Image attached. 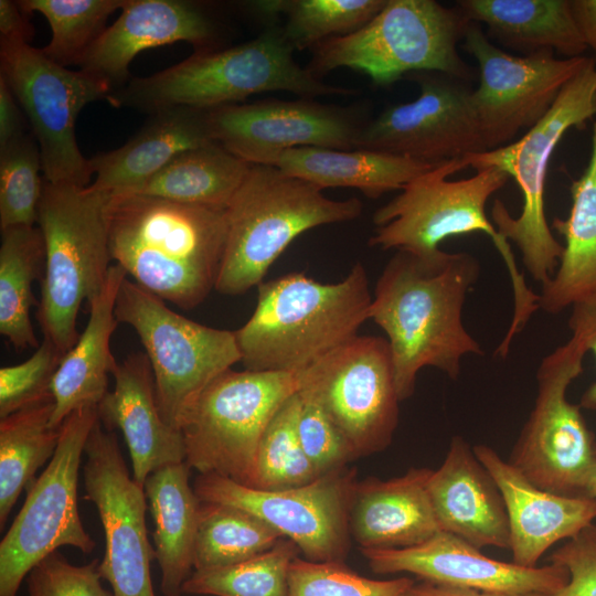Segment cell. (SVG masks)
<instances>
[{"label":"cell","instance_id":"1","mask_svg":"<svg viewBox=\"0 0 596 596\" xmlns=\"http://www.w3.org/2000/svg\"><path fill=\"white\" fill-rule=\"evenodd\" d=\"M480 273L466 252L417 256L397 251L380 275L369 310L387 336L400 401L413 395L418 372L436 368L456 380L467 354L483 352L462 322L467 292Z\"/></svg>","mask_w":596,"mask_h":596},{"label":"cell","instance_id":"2","mask_svg":"<svg viewBox=\"0 0 596 596\" xmlns=\"http://www.w3.org/2000/svg\"><path fill=\"white\" fill-rule=\"evenodd\" d=\"M109 252L137 285L184 310L215 287L227 232L226 210L140 194H108Z\"/></svg>","mask_w":596,"mask_h":596},{"label":"cell","instance_id":"3","mask_svg":"<svg viewBox=\"0 0 596 596\" xmlns=\"http://www.w3.org/2000/svg\"><path fill=\"white\" fill-rule=\"evenodd\" d=\"M257 304L234 331L245 370L297 373L358 336L372 295L356 263L334 284L290 273L257 286Z\"/></svg>","mask_w":596,"mask_h":596},{"label":"cell","instance_id":"4","mask_svg":"<svg viewBox=\"0 0 596 596\" xmlns=\"http://www.w3.org/2000/svg\"><path fill=\"white\" fill-rule=\"evenodd\" d=\"M465 168L462 159L444 161L408 182L400 194L374 212L376 231L370 245L433 256L448 237L487 234L504 260L513 291V317L499 344L507 352L539 309V295L526 285L509 242L486 213L488 200L509 181V174L491 167L467 179H447Z\"/></svg>","mask_w":596,"mask_h":596},{"label":"cell","instance_id":"5","mask_svg":"<svg viewBox=\"0 0 596 596\" xmlns=\"http://www.w3.org/2000/svg\"><path fill=\"white\" fill-rule=\"evenodd\" d=\"M294 51L281 28L272 25L246 43L194 52L163 71L131 77L107 100L152 115L174 107L210 110L275 91L309 98L353 94L319 81L295 61Z\"/></svg>","mask_w":596,"mask_h":596},{"label":"cell","instance_id":"6","mask_svg":"<svg viewBox=\"0 0 596 596\" xmlns=\"http://www.w3.org/2000/svg\"><path fill=\"white\" fill-rule=\"evenodd\" d=\"M356 198L332 200L305 180L267 164H252L226 207V241L214 289L236 296L257 287L300 234L360 216Z\"/></svg>","mask_w":596,"mask_h":596},{"label":"cell","instance_id":"7","mask_svg":"<svg viewBox=\"0 0 596 596\" xmlns=\"http://www.w3.org/2000/svg\"><path fill=\"white\" fill-rule=\"evenodd\" d=\"M107 195L89 187L43 180L36 225L45 243V268L35 317L43 338L64 354L79 338L82 304L97 298L113 265Z\"/></svg>","mask_w":596,"mask_h":596},{"label":"cell","instance_id":"8","mask_svg":"<svg viewBox=\"0 0 596 596\" xmlns=\"http://www.w3.org/2000/svg\"><path fill=\"white\" fill-rule=\"evenodd\" d=\"M596 117V63L592 58L562 89L547 114L521 138L505 146L462 158L477 171L497 168L513 178L522 193L520 214L512 217L496 200L491 221L498 233L520 249L522 263L541 285L554 275L563 245L555 238L545 214V183L553 151L565 132L584 129Z\"/></svg>","mask_w":596,"mask_h":596},{"label":"cell","instance_id":"9","mask_svg":"<svg viewBox=\"0 0 596 596\" xmlns=\"http://www.w3.org/2000/svg\"><path fill=\"white\" fill-rule=\"evenodd\" d=\"M469 21L457 8L434 0H387L359 30L316 44L307 68L316 76L339 67L390 85L409 72H435L467 79L471 71L457 43Z\"/></svg>","mask_w":596,"mask_h":596},{"label":"cell","instance_id":"10","mask_svg":"<svg viewBox=\"0 0 596 596\" xmlns=\"http://www.w3.org/2000/svg\"><path fill=\"white\" fill-rule=\"evenodd\" d=\"M297 391V373L224 371L179 418L185 461L200 473H216L252 487L263 434Z\"/></svg>","mask_w":596,"mask_h":596},{"label":"cell","instance_id":"11","mask_svg":"<svg viewBox=\"0 0 596 596\" xmlns=\"http://www.w3.org/2000/svg\"><path fill=\"white\" fill-rule=\"evenodd\" d=\"M587 352L574 339L542 359L534 406L508 461L538 488L567 497H590L596 478V438L578 404L566 397L583 372Z\"/></svg>","mask_w":596,"mask_h":596},{"label":"cell","instance_id":"12","mask_svg":"<svg viewBox=\"0 0 596 596\" xmlns=\"http://www.w3.org/2000/svg\"><path fill=\"white\" fill-rule=\"evenodd\" d=\"M115 317L139 337L152 370L160 414L177 430L191 401L213 379L241 361L234 331L211 328L179 315L128 277L119 288Z\"/></svg>","mask_w":596,"mask_h":596},{"label":"cell","instance_id":"13","mask_svg":"<svg viewBox=\"0 0 596 596\" xmlns=\"http://www.w3.org/2000/svg\"><path fill=\"white\" fill-rule=\"evenodd\" d=\"M0 76L20 104L36 140L44 180L88 187L89 159L78 148L75 124L89 103L107 99L110 84L50 60L29 43L0 42Z\"/></svg>","mask_w":596,"mask_h":596},{"label":"cell","instance_id":"14","mask_svg":"<svg viewBox=\"0 0 596 596\" xmlns=\"http://www.w3.org/2000/svg\"><path fill=\"white\" fill-rule=\"evenodd\" d=\"M97 421L95 406L67 416L47 467L26 487L25 501L0 543V596H17L29 572L58 547L72 546L85 554L95 549L79 518L77 482Z\"/></svg>","mask_w":596,"mask_h":596},{"label":"cell","instance_id":"15","mask_svg":"<svg viewBox=\"0 0 596 596\" xmlns=\"http://www.w3.org/2000/svg\"><path fill=\"white\" fill-rule=\"evenodd\" d=\"M298 391L329 414L354 456L384 449L398 422V395L386 339L355 336L297 372Z\"/></svg>","mask_w":596,"mask_h":596},{"label":"cell","instance_id":"16","mask_svg":"<svg viewBox=\"0 0 596 596\" xmlns=\"http://www.w3.org/2000/svg\"><path fill=\"white\" fill-rule=\"evenodd\" d=\"M462 39L479 65V86L471 91V103L486 151L512 142L521 130L536 125L592 60L556 58L546 50L512 55L493 45L476 22L468 24Z\"/></svg>","mask_w":596,"mask_h":596},{"label":"cell","instance_id":"17","mask_svg":"<svg viewBox=\"0 0 596 596\" xmlns=\"http://www.w3.org/2000/svg\"><path fill=\"white\" fill-rule=\"evenodd\" d=\"M202 502L240 508L288 538L312 562H340L349 540L354 486L340 470L284 490H263L216 473H200L193 486Z\"/></svg>","mask_w":596,"mask_h":596},{"label":"cell","instance_id":"18","mask_svg":"<svg viewBox=\"0 0 596 596\" xmlns=\"http://www.w3.org/2000/svg\"><path fill=\"white\" fill-rule=\"evenodd\" d=\"M85 498L95 504L105 535L98 568L114 596H155L150 562L155 550L146 525L143 487L129 475L117 436L99 421L85 446Z\"/></svg>","mask_w":596,"mask_h":596},{"label":"cell","instance_id":"19","mask_svg":"<svg viewBox=\"0 0 596 596\" xmlns=\"http://www.w3.org/2000/svg\"><path fill=\"white\" fill-rule=\"evenodd\" d=\"M416 99L392 106L361 127L355 149L438 164L486 151L471 91L435 72L413 76Z\"/></svg>","mask_w":596,"mask_h":596},{"label":"cell","instance_id":"20","mask_svg":"<svg viewBox=\"0 0 596 596\" xmlns=\"http://www.w3.org/2000/svg\"><path fill=\"white\" fill-rule=\"evenodd\" d=\"M214 141L252 163L258 155L298 147L353 150L361 127L348 111L309 99H267L207 110Z\"/></svg>","mask_w":596,"mask_h":596},{"label":"cell","instance_id":"21","mask_svg":"<svg viewBox=\"0 0 596 596\" xmlns=\"http://www.w3.org/2000/svg\"><path fill=\"white\" fill-rule=\"evenodd\" d=\"M379 574L411 573L426 582L489 592L551 596L568 581L555 564L524 567L493 560L464 539L439 531L425 542L403 549H361Z\"/></svg>","mask_w":596,"mask_h":596},{"label":"cell","instance_id":"22","mask_svg":"<svg viewBox=\"0 0 596 596\" xmlns=\"http://www.w3.org/2000/svg\"><path fill=\"white\" fill-rule=\"evenodd\" d=\"M120 11L79 64V70L107 81L113 92L129 82V65L141 51L180 41L195 52L214 49L216 24L198 2L125 0Z\"/></svg>","mask_w":596,"mask_h":596},{"label":"cell","instance_id":"23","mask_svg":"<svg viewBox=\"0 0 596 596\" xmlns=\"http://www.w3.org/2000/svg\"><path fill=\"white\" fill-rule=\"evenodd\" d=\"M497 482L507 509L513 563L535 567L556 542L575 536L596 519V498L567 497L531 483L487 446L472 447Z\"/></svg>","mask_w":596,"mask_h":596},{"label":"cell","instance_id":"24","mask_svg":"<svg viewBox=\"0 0 596 596\" xmlns=\"http://www.w3.org/2000/svg\"><path fill=\"white\" fill-rule=\"evenodd\" d=\"M441 531L473 546L510 549V528L502 493L489 470L461 437H453L446 457L427 482Z\"/></svg>","mask_w":596,"mask_h":596},{"label":"cell","instance_id":"25","mask_svg":"<svg viewBox=\"0 0 596 596\" xmlns=\"http://www.w3.org/2000/svg\"><path fill=\"white\" fill-rule=\"evenodd\" d=\"M113 376L114 390L97 406L98 421L109 432H121L129 449L132 478L143 487L151 472L185 461L183 438L160 414L152 370L145 353L128 355L117 364Z\"/></svg>","mask_w":596,"mask_h":596},{"label":"cell","instance_id":"26","mask_svg":"<svg viewBox=\"0 0 596 596\" xmlns=\"http://www.w3.org/2000/svg\"><path fill=\"white\" fill-rule=\"evenodd\" d=\"M430 473L411 468L401 477L354 486L351 528L361 549L411 547L441 531L427 490Z\"/></svg>","mask_w":596,"mask_h":596},{"label":"cell","instance_id":"27","mask_svg":"<svg viewBox=\"0 0 596 596\" xmlns=\"http://www.w3.org/2000/svg\"><path fill=\"white\" fill-rule=\"evenodd\" d=\"M207 110H159L121 147L89 158L94 182L106 194L127 193L161 170L177 155L213 142Z\"/></svg>","mask_w":596,"mask_h":596},{"label":"cell","instance_id":"28","mask_svg":"<svg viewBox=\"0 0 596 596\" xmlns=\"http://www.w3.org/2000/svg\"><path fill=\"white\" fill-rule=\"evenodd\" d=\"M125 270L117 264L109 268L97 298L89 305V318L73 348L64 355L52 382L54 412L51 426L61 427L74 411L97 407L108 393V376L118 362L110 350V339L118 326L116 298Z\"/></svg>","mask_w":596,"mask_h":596},{"label":"cell","instance_id":"29","mask_svg":"<svg viewBox=\"0 0 596 596\" xmlns=\"http://www.w3.org/2000/svg\"><path fill=\"white\" fill-rule=\"evenodd\" d=\"M252 164L272 166L321 190L355 188L371 199L402 190L413 179L437 166L372 150L319 147L264 152L255 157Z\"/></svg>","mask_w":596,"mask_h":596},{"label":"cell","instance_id":"30","mask_svg":"<svg viewBox=\"0 0 596 596\" xmlns=\"http://www.w3.org/2000/svg\"><path fill=\"white\" fill-rule=\"evenodd\" d=\"M570 192L567 217H554L550 225L564 238L563 253L554 275L542 285L539 295V309L551 315L575 306L596 305V117L587 167L572 181Z\"/></svg>","mask_w":596,"mask_h":596},{"label":"cell","instance_id":"31","mask_svg":"<svg viewBox=\"0 0 596 596\" xmlns=\"http://www.w3.org/2000/svg\"><path fill=\"white\" fill-rule=\"evenodd\" d=\"M187 461L151 472L143 491L153 520L155 558L164 596H180L194 572L193 556L201 501L189 483Z\"/></svg>","mask_w":596,"mask_h":596},{"label":"cell","instance_id":"32","mask_svg":"<svg viewBox=\"0 0 596 596\" xmlns=\"http://www.w3.org/2000/svg\"><path fill=\"white\" fill-rule=\"evenodd\" d=\"M457 7L469 21L486 24L491 38L529 54L575 57L587 49L571 0H461Z\"/></svg>","mask_w":596,"mask_h":596},{"label":"cell","instance_id":"33","mask_svg":"<svg viewBox=\"0 0 596 596\" xmlns=\"http://www.w3.org/2000/svg\"><path fill=\"white\" fill-rule=\"evenodd\" d=\"M251 166L213 141L177 155L156 174L127 193L226 210Z\"/></svg>","mask_w":596,"mask_h":596},{"label":"cell","instance_id":"34","mask_svg":"<svg viewBox=\"0 0 596 596\" xmlns=\"http://www.w3.org/2000/svg\"><path fill=\"white\" fill-rule=\"evenodd\" d=\"M45 243L38 225L1 231L0 333L15 350L39 348L30 310L35 304L32 285L42 280Z\"/></svg>","mask_w":596,"mask_h":596},{"label":"cell","instance_id":"35","mask_svg":"<svg viewBox=\"0 0 596 596\" xmlns=\"http://www.w3.org/2000/svg\"><path fill=\"white\" fill-rule=\"evenodd\" d=\"M53 397L20 409L0 421V528L21 491L55 453L61 427L51 426Z\"/></svg>","mask_w":596,"mask_h":596},{"label":"cell","instance_id":"36","mask_svg":"<svg viewBox=\"0 0 596 596\" xmlns=\"http://www.w3.org/2000/svg\"><path fill=\"white\" fill-rule=\"evenodd\" d=\"M387 0H257L245 3L255 15L285 17L281 31L295 50L350 34L373 19Z\"/></svg>","mask_w":596,"mask_h":596},{"label":"cell","instance_id":"37","mask_svg":"<svg viewBox=\"0 0 596 596\" xmlns=\"http://www.w3.org/2000/svg\"><path fill=\"white\" fill-rule=\"evenodd\" d=\"M281 534L233 505L202 502L194 542V571L227 566L270 550Z\"/></svg>","mask_w":596,"mask_h":596},{"label":"cell","instance_id":"38","mask_svg":"<svg viewBox=\"0 0 596 596\" xmlns=\"http://www.w3.org/2000/svg\"><path fill=\"white\" fill-rule=\"evenodd\" d=\"M21 10L45 17L52 31L42 49L53 62L78 65L89 47L106 29L108 17L123 8L125 0H20Z\"/></svg>","mask_w":596,"mask_h":596},{"label":"cell","instance_id":"39","mask_svg":"<svg viewBox=\"0 0 596 596\" xmlns=\"http://www.w3.org/2000/svg\"><path fill=\"white\" fill-rule=\"evenodd\" d=\"M297 546L280 539L270 550L227 566L194 571L182 593L212 596H287Z\"/></svg>","mask_w":596,"mask_h":596},{"label":"cell","instance_id":"40","mask_svg":"<svg viewBox=\"0 0 596 596\" xmlns=\"http://www.w3.org/2000/svg\"><path fill=\"white\" fill-rule=\"evenodd\" d=\"M300 406L298 391L276 412L256 455L252 487L263 490H284L309 485L321 476L306 456L297 432Z\"/></svg>","mask_w":596,"mask_h":596},{"label":"cell","instance_id":"41","mask_svg":"<svg viewBox=\"0 0 596 596\" xmlns=\"http://www.w3.org/2000/svg\"><path fill=\"white\" fill-rule=\"evenodd\" d=\"M42 162L32 134L0 150V228L34 226L43 181Z\"/></svg>","mask_w":596,"mask_h":596},{"label":"cell","instance_id":"42","mask_svg":"<svg viewBox=\"0 0 596 596\" xmlns=\"http://www.w3.org/2000/svg\"><path fill=\"white\" fill-rule=\"evenodd\" d=\"M414 584L409 577L372 579L340 562L295 557L289 566L287 596H405Z\"/></svg>","mask_w":596,"mask_h":596},{"label":"cell","instance_id":"43","mask_svg":"<svg viewBox=\"0 0 596 596\" xmlns=\"http://www.w3.org/2000/svg\"><path fill=\"white\" fill-rule=\"evenodd\" d=\"M56 345L43 338L24 362L0 369V418L53 397L54 375L64 358Z\"/></svg>","mask_w":596,"mask_h":596},{"label":"cell","instance_id":"44","mask_svg":"<svg viewBox=\"0 0 596 596\" xmlns=\"http://www.w3.org/2000/svg\"><path fill=\"white\" fill-rule=\"evenodd\" d=\"M298 394L297 432L306 456L320 476L340 470L354 456L349 443L312 396L301 391Z\"/></svg>","mask_w":596,"mask_h":596},{"label":"cell","instance_id":"45","mask_svg":"<svg viewBox=\"0 0 596 596\" xmlns=\"http://www.w3.org/2000/svg\"><path fill=\"white\" fill-rule=\"evenodd\" d=\"M98 565V560L74 565L54 552L29 572L28 596H114L103 586Z\"/></svg>","mask_w":596,"mask_h":596},{"label":"cell","instance_id":"46","mask_svg":"<svg viewBox=\"0 0 596 596\" xmlns=\"http://www.w3.org/2000/svg\"><path fill=\"white\" fill-rule=\"evenodd\" d=\"M549 561L568 573L567 583L551 596H596V523L568 539Z\"/></svg>","mask_w":596,"mask_h":596},{"label":"cell","instance_id":"47","mask_svg":"<svg viewBox=\"0 0 596 596\" xmlns=\"http://www.w3.org/2000/svg\"><path fill=\"white\" fill-rule=\"evenodd\" d=\"M567 324L571 338L586 352L592 351L596 359V305L572 307ZM578 405L584 409L596 411V381L583 393Z\"/></svg>","mask_w":596,"mask_h":596},{"label":"cell","instance_id":"48","mask_svg":"<svg viewBox=\"0 0 596 596\" xmlns=\"http://www.w3.org/2000/svg\"><path fill=\"white\" fill-rule=\"evenodd\" d=\"M26 121L12 91L0 76V150L28 134Z\"/></svg>","mask_w":596,"mask_h":596},{"label":"cell","instance_id":"49","mask_svg":"<svg viewBox=\"0 0 596 596\" xmlns=\"http://www.w3.org/2000/svg\"><path fill=\"white\" fill-rule=\"evenodd\" d=\"M34 28L17 1L0 0V42L29 43Z\"/></svg>","mask_w":596,"mask_h":596},{"label":"cell","instance_id":"50","mask_svg":"<svg viewBox=\"0 0 596 596\" xmlns=\"http://www.w3.org/2000/svg\"><path fill=\"white\" fill-rule=\"evenodd\" d=\"M405 596H543L540 594H518L489 592L473 588L440 585L430 582L414 584Z\"/></svg>","mask_w":596,"mask_h":596},{"label":"cell","instance_id":"51","mask_svg":"<svg viewBox=\"0 0 596 596\" xmlns=\"http://www.w3.org/2000/svg\"><path fill=\"white\" fill-rule=\"evenodd\" d=\"M571 4L586 45L596 53V0H571Z\"/></svg>","mask_w":596,"mask_h":596},{"label":"cell","instance_id":"52","mask_svg":"<svg viewBox=\"0 0 596 596\" xmlns=\"http://www.w3.org/2000/svg\"><path fill=\"white\" fill-rule=\"evenodd\" d=\"M590 497L596 498V478H595L593 487H592Z\"/></svg>","mask_w":596,"mask_h":596}]
</instances>
